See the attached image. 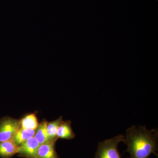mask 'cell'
<instances>
[{"instance_id": "9", "label": "cell", "mask_w": 158, "mask_h": 158, "mask_svg": "<svg viewBox=\"0 0 158 158\" xmlns=\"http://www.w3.org/2000/svg\"><path fill=\"white\" fill-rule=\"evenodd\" d=\"M19 120L20 127L23 129L36 130L39 123L35 113L26 115Z\"/></svg>"}, {"instance_id": "4", "label": "cell", "mask_w": 158, "mask_h": 158, "mask_svg": "<svg viewBox=\"0 0 158 158\" xmlns=\"http://www.w3.org/2000/svg\"><path fill=\"white\" fill-rule=\"evenodd\" d=\"M40 145L39 142L34 137L30 138L19 146L17 153L18 156L26 158H35Z\"/></svg>"}, {"instance_id": "6", "label": "cell", "mask_w": 158, "mask_h": 158, "mask_svg": "<svg viewBox=\"0 0 158 158\" xmlns=\"http://www.w3.org/2000/svg\"><path fill=\"white\" fill-rule=\"evenodd\" d=\"M18 147L13 139L0 142V157L11 158L17 154Z\"/></svg>"}, {"instance_id": "7", "label": "cell", "mask_w": 158, "mask_h": 158, "mask_svg": "<svg viewBox=\"0 0 158 158\" xmlns=\"http://www.w3.org/2000/svg\"><path fill=\"white\" fill-rule=\"evenodd\" d=\"M71 122L70 120L63 121L59 124L57 130L56 138L57 139H70L75 137V134L73 131L71 126Z\"/></svg>"}, {"instance_id": "11", "label": "cell", "mask_w": 158, "mask_h": 158, "mask_svg": "<svg viewBox=\"0 0 158 158\" xmlns=\"http://www.w3.org/2000/svg\"><path fill=\"white\" fill-rule=\"evenodd\" d=\"M62 120V116H61L54 121L48 122L47 131L50 141H56L58 140L56 138L57 130Z\"/></svg>"}, {"instance_id": "1", "label": "cell", "mask_w": 158, "mask_h": 158, "mask_svg": "<svg viewBox=\"0 0 158 158\" xmlns=\"http://www.w3.org/2000/svg\"><path fill=\"white\" fill-rule=\"evenodd\" d=\"M157 130H148L145 126H133L128 129L125 144L131 158H149L158 151Z\"/></svg>"}, {"instance_id": "3", "label": "cell", "mask_w": 158, "mask_h": 158, "mask_svg": "<svg viewBox=\"0 0 158 158\" xmlns=\"http://www.w3.org/2000/svg\"><path fill=\"white\" fill-rule=\"evenodd\" d=\"M20 126V120L5 116L0 119V142L12 140Z\"/></svg>"}, {"instance_id": "2", "label": "cell", "mask_w": 158, "mask_h": 158, "mask_svg": "<svg viewBox=\"0 0 158 158\" xmlns=\"http://www.w3.org/2000/svg\"><path fill=\"white\" fill-rule=\"evenodd\" d=\"M124 136L119 135L114 138L99 142L95 158H123L118 151V146L123 141Z\"/></svg>"}, {"instance_id": "10", "label": "cell", "mask_w": 158, "mask_h": 158, "mask_svg": "<svg viewBox=\"0 0 158 158\" xmlns=\"http://www.w3.org/2000/svg\"><path fill=\"white\" fill-rule=\"evenodd\" d=\"M35 130L23 129L20 127L13 140L18 146L24 143L30 138L34 137Z\"/></svg>"}, {"instance_id": "8", "label": "cell", "mask_w": 158, "mask_h": 158, "mask_svg": "<svg viewBox=\"0 0 158 158\" xmlns=\"http://www.w3.org/2000/svg\"><path fill=\"white\" fill-rule=\"evenodd\" d=\"M47 123L48 122L44 119L39 123L37 128L35 130L34 137L39 142L40 144L50 141L47 131Z\"/></svg>"}, {"instance_id": "5", "label": "cell", "mask_w": 158, "mask_h": 158, "mask_svg": "<svg viewBox=\"0 0 158 158\" xmlns=\"http://www.w3.org/2000/svg\"><path fill=\"white\" fill-rule=\"evenodd\" d=\"M56 142L49 141L40 144L35 158H59L55 148Z\"/></svg>"}]
</instances>
